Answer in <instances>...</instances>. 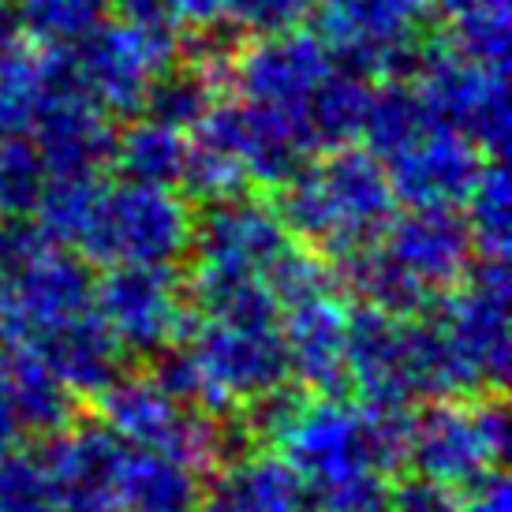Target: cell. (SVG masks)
I'll return each instance as SVG.
<instances>
[{
    "instance_id": "obj_1",
    "label": "cell",
    "mask_w": 512,
    "mask_h": 512,
    "mask_svg": "<svg viewBox=\"0 0 512 512\" xmlns=\"http://www.w3.org/2000/svg\"><path fill=\"white\" fill-rule=\"evenodd\" d=\"M393 187L370 150L333 146L322 161H303L285 184L277 217L314 251L344 258L370 247L393 221Z\"/></svg>"
},
{
    "instance_id": "obj_2",
    "label": "cell",
    "mask_w": 512,
    "mask_h": 512,
    "mask_svg": "<svg viewBox=\"0 0 512 512\" xmlns=\"http://www.w3.org/2000/svg\"><path fill=\"white\" fill-rule=\"evenodd\" d=\"M75 247L101 266H172L191 247V221L172 187L98 184Z\"/></svg>"
},
{
    "instance_id": "obj_3",
    "label": "cell",
    "mask_w": 512,
    "mask_h": 512,
    "mask_svg": "<svg viewBox=\"0 0 512 512\" xmlns=\"http://www.w3.org/2000/svg\"><path fill=\"white\" fill-rule=\"evenodd\" d=\"M311 15L329 60L359 79L415 72L427 57L430 0H314Z\"/></svg>"
},
{
    "instance_id": "obj_4",
    "label": "cell",
    "mask_w": 512,
    "mask_h": 512,
    "mask_svg": "<svg viewBox=\"0 0 512 512\" xmlns=\"http://www.w3.org/2000/svg\"><path fill=\"white\" fill-rule=\"evenodd\" d=\"M509 449V419L501 400L441 397L408 427V460L423 479L441 486H468L494 471Z\"/></svg>"
},
{
    "instance_id": "obj_5",
    "label": "cell",
    "mask_w": 512,
    "mask_h": 512,
    "mask_svg": "<svg viewBox=\"0 0 512 512\" xmlns=\"http://www.w3.org/2000/svg\"><path fill=\"white\" fill-rule=\"evenodd\" d=\"M101 419L131 449H150L187 468H214L225 456V434L210 412H187L154 378H116L101 389Z\"/></svg>"
},
{
    "instance_id": "obj_6",
    "label": "cell",
    "mask_w": 512,
    "mask_h": 512,
    "mask_svg": "<svg viewBox=\"0 0 512 512\" xmlns=\"http://www.w3.org/2000/svg\"><path fill=\"white\" fill-rule=\"evenodd\" d=\"M415 79V90L434 124L464 135L483 154L501 157L509 139V98L501 68L475 64L445 45L441 53L427 49V57L415 68Z\"/></svg>"
},
{
    "instance_id": "obj_7",
    "label": "cell",
    "mask_w": 512,
    "mask_h": 512,
    "mask_svg": "<svg viewBox=\"0 0 512 512\" xmlns=\"http://www.w3.org/2000/svg\"><path fill=\"white\" fill-rule=\"evenodd\" d=\"M94 311L120 348L139 356L180 341L191 318L184 281L172 266H113L94 281Z\"/></svg>"
},
{
    "instance_id": "obj_8",
    "label": "cell",
    "mask_w": 512,
    "mask_h": 512,
    "mask_svg": "<svg viewBox=\"0 0 512 512\" xmlns=\"http://www.w3.org/2000/svg\"><path fill=\"white\" fill-rule=\"evenodd\" d=\"M333 72L326 45L318 42L307 30H281V34H266L251 45L247 53H236L232 60V83L240 86V94L247 105L270 109V113L285 116L292 124L311 135V143L318 146L311 131V105L314 86L322 83Z\"/></svg>"
},
{
    "instance_id": "obj_9",
    "label": "cell",
    "mask_w": 512,
    "mask_h": 512,
    "mask_svg": "<svg viewBox=\"0 0 512 512\" xmlns=\"http://www.w3.org/2000/svg\"><path fill=\"white\" fill-rule=\"evenodd\" d=\"M434 322L453 341L479 389L498 385L509 363V277L505 258H483V266L449 288V299L438 303Z\"/></svg>"
},
{
    "instance_id": "obj_10",
    "label": "cell",
    "mask_w": 512,
    "mask_h": 512,
    "mask_svg": "<svg viewBox=\"0 0 512 512\" xmlns=\"http://www.w3.org/2000/svg\"><path fill=\"white\" fill-rule=\"evenodd\" d=\"M86 307H94V277L86 270V258L64 255L45 243L0 285V337L8 344H30L38 333Z\"/></svg>"
},
{
    "instance_id": "obj_11",
    "label": "cell",
    "mask_w": 512,
    "mask_h": 512,
    "mask_svg": "<svg viewBox=\"0 0 512 512\" xmlns=\"http://www.w3.org/2000/svg\"><path fill=\"white\" fill-rule=\"evenodd\" d=\"M42 453L60 512H120L124 441L105 423H68L49 434Z\"/></svg>"
},
{
    "instance_id": "obj_12",
    "label": "cell",
    "mask_w": 512,
    "mask_h": 512,
    "mask_svg": "<svg viewBox=\"0 0 512 512\" xmlns=\"http://www.w3.org/2000/svg\"><path fill=\"white\" fill-rule=\"evenodd\" d=\"M483 169V150L441 124L427 128L415 143L385 161L393 199L404 206H434V210L464 206Z\"/></svg>"
},
{
    "instance_id": "obj_13",
    "label": "cell",
    "mask_w": 512,
    "mask_h": 512,
    "mask_svg": "<svg viewBox=\"0 0 512 512\" xmlns=\"http://www.w3.org/2000/svg\"><path fill=\"white\" fill-rule=\"evenodd\" d=\"M344 370L370 408H408L415 400L408 370V322L389 311L363 303L348 314Z\"/></svg>"
},
{
    "instance_id": "obj_14",
    "label": "cell",
    "mask_w": 512,
    "mask_h": 512,
    "mask_svg": "<svg viewBox=\"0 0 512 512\" xmlns=\"http://www.w3.org/2000/svg\"><path fill=\"white\" fill-rule=\"evenodd\" d=\"M382 236L385 251L434 296L449 292L468 277L475 243H471L468 221L456 217L453 210L412 206L408 214L393 217Z\"/></svg>"
},
{
    "instance_id": "obj_15",
    "label": "cell",
    "mask_w": 512,
    "mask_h": 512,
    "mask_svg": "<svg viewBox=\"0 0 512 512\" xmlns=\"http://www.w3.org/2000/svg\"><path fill=\"white\" fill-rule=\"evenodd\" d=\"M113 131L94 101L75 90H45L42 113L34 120V146L49 176L94 180L113 161Z\"/></svg>"
},
{
    "instance_id": "obj_16",
    "label": "cell",
    "mask_w": 512,
    "mask_h": 512,
    "mask_svg": "<svg viewBox=\"0 0 512 512\" xmlns=\"http://www.w3.org/2000/svg\"><path fill=\"white\" fill-rule=\"evenodd\" d=\"M285 318V352L288 370H296L307 393L314 397H344L348 370H344V337H348V314L337 292L299 299L281 307Z\"/></svg>"
},
{
    "instance_id": "obj_17",
    "label": "cell",
    "mask_w": 512,
    "mask_h": 512,
    "mask_svg": "<svg viewBox=\"0 0 512 512\" xmlns=\"http://www.w3.org/2000/svg\"><path fill=\"white\" fill-rule=\"evenodd\" d=\"M27 348L38 352V359L75 397H98L101 389H109L120 378V363H124V348L94 307L49 326Z\"/></svg>"
},
{
    "instance_id": "obj_18",
    "label": "cell",
    "mask_w": 512,
    "mask_h": 512,
    "mask_svg": "<svg viewBox=\"0 0 512 512\" xmlns=\"http://www.w3.org/2000/svg\"><path fill=\"white\" fill-rule=\"evenodd\" d=\"M288 236L292 232L277 217V210L262 206V202H243L240 195L214 202L210 214L202 217L199 232H191L202 258L228 262V266H247V270L258 273L292 243Z\"/></svg>"
},
{
    "instance_id": "obj_19",
    "label": "cell",
    "mask_w": 512,
    "mask_h": 512,
    "mask_svg": "<svg viewBox=\"0 0 512 512\" xmlns=\"http://www.w3.org/2000/svg\"><path fill=\"white\" fill-rule=\"evenodd\" d=\"M214 501L228 512H307L314 505L307 479L273 453H243L232 460Z\"/></svg>"
},
{
    "instance_id": "obj_20",
    "label": "cell",
    "mask_w": 512,
    "mask_h": 512,
    "mask_svg": "<svg viewBox=\"0 0 512 512\" xmlns=\"http://www.w3.org/2000/svg\"><path fill=\"white\" fill-rule=\"evenodd\" d=\"M202 490L195 468L150 449L124 453L120 512H199Z\"/></svg>"
},
{
    "instance_id": "obj_21",
    "label": "cell",
    "mask_w": 512,
    "mask_h": 512,
    "mask_svg": "<svg viewBox=\"0 0 512 512\" xmlns=\"http://www.w3.org/2000/svg\"><path fill=\"white\" fill-rule=\"evenodd\" d=\"M0 370L8 374L15 408L27 434H57L75 419V393L45 367L38 352L27 344H12L8 356H0Z\"/></svg>"
},
{
    "instance_id": "obj_22",
    "label": "cell",
    "mask_w": 512,
    "mask_h": 512,
    "mask_svg": "<svg viewBox=\"0 0 512 512\" xmlns=\"http://www.w3.org/2000/svg\"><path fill=\"white\" fill-rule=\"evenodd\" d=\"M449 30V49L460 57L501 68L509 60V0H430Z\"/></svg>"
},
{
    "instance_id": "obj_23",
    "label": "cell",
    "mask_w": 512,
    "mask_h": 512,
    "mask_svg": "<svg viewBox=\"0 0 512 512\" xmlns=\"http://www.w3.org/2000/svg\"><path fill=\"white\" fill-rule=\"evenodd\" d=\"M184 157V131H172L154 120H139L113 139V165L124 172V180H135V184L176 187L184 172Z\"/></svg>"
},
{
    "instance_id": "obj_24",
    "label": "cell",
    "mask_w": 512,
    "mask_h": 512,
    "mask_svg": "<svg viewBox=\"0 0 512 512\" xmlns=\"http://www.w3.org/2000/svg\"><path fill=\"white\" fill-rule=\"evenodd\" d=\"M427 128H434V120H430L419 90L408 83H393L378 94H370L367 120H363L359 135L367 139V150L378 161H389L408 143H415Z\"/></svg>"
},
{
    "instance_id": "obj_25",
    "label": "cell",
    "mask_w": 512,
    "mask_h": 512,
    "mask_svg": "<svg viewBox=\"0 0 512 512\" xmlns=\"http://www.w3.org/2000/svg\"><path fill=\"white\" fill-rule=\"evenodd\" d=\"M370 90L367 83L352 72H333L314 86L307 116H311V131L318 146H348L352 139H359L363 120H367Z\"/></svg>"
},
{
    "instance_id": "obj_26",
    "label": "cell",
    "mask_w": 512,
    "mask_h": 512,
    "mask_svg": "<svg viewBox=\"0 0 512 512\" xmlns=\"http://www.w3.org/2000/svg\"><path fill=\"white\" fill-rule=\"evenodd\" d=\"M217 101V86L199 72V68H165L150 79L143 94V109L146 120L154 124H165L172 131H195L202 116L210 113V105Z\"/></svg>"
},
{
    "instance_id": "obj_27",
    "label": "cell",
    "mask_w": 512,
    "mask_h": 512,
    "mask_svg": "<svg viewBox=\"0 0 512 512\" xmlns=\"http://www.w3.org/2000/svg\"><path fill=\"white\" fill-rule=\"evenodd\" d=\"M45 72L42 57L27 45H4L0 49V139L27 135L42 113Z\"/></svg>"
},
{
    "instance_id": "obj_28",
    "label": "cell",
    "mask_w": 512,
    "mask_h": 512,
    "mask_svg": "<svg viewBox=\"0 0 512 512\" xmlns=\"http://www.w3.org/2000/svg\"><path fill=\"white\" fill-rule=\"evenodd\" d=\"M49 184L45 161L27 135L0 139V217H30Z\"/></svg>"
},
{
    "instance_id": "obj_29",
    "label": "cell",
    "mask_w": 512,
    "mask_h": 512,
    "mask_svg": "<svg viewBox=\"0 0 512 512\" xmlns=\"http://www.w3.org/2000/svg\"><path fill=\"white\" fill-rule=\"evenodd\" d=\"M468 206L471 214L464 221H468L471 243L483 251V258H505L512 199H509V176H505V169H501L498 161L483 169L479 184L471 187Z\"/></svg>"
},
{
    "instance_id": "obj_30",
    "label": "cell",
    "mask_w": 512,
    "mask_h": 512,
    "mask_svg": "<svg viewBox=\"0 0 512 512\" xmlns=\"http://www.w3.org/2000/svg\"><path fill=\"white\" fill-rule=\"evenodd\" d=\"M109 0H15L19 30L49 45L75 42L83 30L105 19Z\"/></svg>"
},
{
    "instance_id": "obj_31",
    "label": "cell",
    "mask_w": 512,
    "mask_h": 512,
    "mask_svg": "<svg viewBox=\"0 0 512 512\" xmlns=\"http://www.w3.org/2000/svg\"><path fill=\"white\" fill-rule=\"evenodd\" d=\"M0 512H60L42 456L15 449L0 456Z\"/></svg>"
},
{
    "instance_id": "obj_32",
    "label": "cell",
    "mask_w": 512,
    "mask_h": 512,
    "mask_svg": "<svg viewBox=\"0 0 512 512\" xmlns=\"http://www.w3.org/2000/svg\"><path fill=\"white\" fill-rule=\"evenodd\" d=\"M311 8L314 0H225V15L232 19V27L255 38L299 27Z\"/></svg>"
},
{
    "instance_id": "obj_33",
    "label": "cell",
    "mask_w": 512,
    "mask_h": 512,
    "mask_svg": "<svg viewBox=\"0 0 512 512\" xmlns=\"http://www.w3.org/2000/svg\"><path fill=\"white\" fill-rule=\"evenodd\" d=\"M389 512H464L453 498V486H441L434 479H412L393 490Z\"/></svg>"
},
{
    "instance_id": "obj_34",
    "label": "cell",
    "mask_w": 512,
    "mask_h": 512,
    "mask_svg": "<svg viewBox=\"0 0 512 512\" xmlns=\"http://www.w3.org/2000/svg\"><path fill=\"white\" fill-rule=\"evenodd\" d=\"M471 486V498L460 501L464 505V512H512L509 505V486H505V475H501L498 468L486 471V475H479Z\"/></svg>"
},
{
    "instance_id": "obj_35",
    "label": "cell",
    "mask_w": 512,
    "mask_h": 512,
    "mask_svg": "<svg viewBox=\"0 0 512 512\" xmlns=\"http://www.w3.org/2000/svg\"><path fill=\"white\" fill-rule=\"evenodd\" d=\"M23 419H19V408H15L12 385H8V374L0 370V456L12 453L15 445L23 441Z\"/></svg>"
},
{
    "instance_id": "obj_36",
    "label": "cell",
    "mask_w": 512,
    "mask_h": 512,
    "mask_svg": "<svg viewBox=\"0 0 512 512\" xmlns=\"http://www.w3.org/2000/svg\"><path fill=\"white\" fill-rule=\"evenodd\" d=\"M184 23L195 27H217L225 19V0H172Z\"/></svg>"
},
{
    "instance_id": "obj_37",
    "label": "cell",
    "mask_w": 512,
    "mask_h": 512,
    "mask_svg": "<svg viewBox=\"0 0 512 512\" xmlns=\"http://www.w3.org/2000/svg\"><path fill=\"white\" fill-rule=\"evenodd\" d=\"M19 38V15H15V0H0V49Z\"/></svg>"
},
{
    "instance_id": "obj_38",
    "label": "cell",
    "mask_w": 512,
    "mask_h": 512,
    "mask_svg": "<svg viewBox=\"0 0 512 512\" xmlns=\"http://www.w3.org/2000/svg\"><path fill=\"white\" fill-rule=\"evenodd\" d=\"M202 512H228V509H225V505H217V501H214V505H206V509H202Z\"/></svg>"
}]
</instances>
